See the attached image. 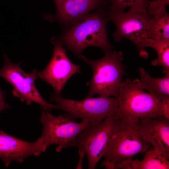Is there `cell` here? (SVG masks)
<instances>
[{
    "instance_id": "obj_1",
    "label": "cell",
    "mask_w": 169,
    "mask_h": 169,
    "mask_svg": "<svg viewBox=\"0 0 169 169\" xmlns=\"http://www.w3.org/2000/svg\"><path fill=\"white\" fill-rule=\"evenodd\" d=\"M106 11L101 8L91 12L55 37L67 49L81 59L83 51L90 46L101 49L104 53L112 50L106 31Z\"/></svg>"
},
{
    "instance_id": "obj_2",
    "label": "cell",
    "mask_w": 169,
    "mask_h": 169,
    "mask_svg": "<svg viewBox=\"0 0 169 169\" xmlns=\"http://www.w3.org/2000/svg\"><path fill=\"white\" fill-rule=\"evenodd\" d=\"M136 122L116 117L101 166L114 169L120 163L131 161L136 155L143 154L150 149V145L140 135Z\"/></svg>"
},
{
    "instance_id": "obj_3",
    "label": "cell",
    "mask_w": 169,
    "mask_h": 169,
    "mask_svg": "<svg viewBox=\"0 0 169 169\" xmlns=\"http://www.w3.org/2000/svg\"><path fill=\"white\" fill-rule=\"evenodd\" d=\"M97 60H91L82 55L81 59L92 69L93 75L87 85L89 87L87 97L98 94L100 97H117L122 77L125 74L122 63L123 53L112 50Z\"/></svg>"
},
{
    "instance_id": "obj_4",
    "label": "cell",
    "mask_w": 169,
    "mask_h": 169,
    "mask_svg": "<svg viewBox=\"0 0 169 169\" xmlns=\"http://www.w3.org/2000/svg\"><path fill=\"white\" fill-rule=\"evenodd\" d=\"M117 98L116 117L137 121L145 117L163 115L169 119V105H162L139 87L135 79L122 82Z\"/></svg>"
},
{
    "instance_id": "obj_5",
    "label": "cell",
    "mask_w": 169,
    "mask_h": 169,
    "mask_svg": "<svg viewBox=\"0 0 169 169\" xmlns=\"http://www.w3.org/2000/svg\"><path fill=\"white\" fill-rule=\"evenodd\" d=\"M50 101L55 102L57 109L65 111L69 119L74 121L80 119L93 125L101 122L108 117L116 115L118 106V99L114 97H87L82 100L77 101L52 94Z\"/></svg>"
},
{
    "instance_id": "obj_6",
    "label": "cell",
    "mask_w": 169,
    "mask_h": 169,
    "mask_svg": "<svg viewBox=\"0 0 169 169\" xmlns=\"http://www.w3.org/2000/svg\"><path fill=\"white\" fill-rule=\"evenodd\" d=\"M3 66L0 69V77H2L13 86L12 93L27 105L34 102L39 104L42 109L50 112L57 109L56 105L46 101L41 96L35 84L38 78V71L34 69L27 73L20 67V63L12 62L5 53Z\"/></svg>"
},
{
    "instance_id": "obj_7",
    "label": "cell",
    "mask_w": 169,
    "mask_h": 169,
    "mask_svg": "<svg viewBox=\"0 0 169 169\" xmlns=\"http://www.w3.org/2000/svg\"><path fill=\"white\" fill-rule=\"evenodd\" d=\"M108 21L113 22L116 30L113 33L115 41L120 42L123 38L132 41L139 51L141 55L146 57L145 49L148 38L147 25L151 16L148 12L146 13H131L123 10L106 11Z\"/></svg>"
},
{
    "instance_id": "obj_8",
    "label": "cell",
    "mask_w": 169,
    "mask_h": 169,
    "mask_svg": "<svg viewBox=\"0 0 169 169\" xmlns=\"http://www.w3.org/2000/svg\"><path fill=\"white\" fill-rule=\"evenodd\" d=\"M40 119L43 126L41 137L46 148L56 145H57L56 151L59 152L68 148L69 143L89 125V123L83 121L75 122L69 119L65 114L55 116L43 109Z\"/></svg>"
},
{
    "instance_id": "obj_9",
    "label": "cell",
    "mask_w": 169,
    "mask_h": 169,
    "mask_svg": "<svg viewBox=\"0 0 169 169\" xmlns=\"http://www.w3.org/2000/svg\"><path fill=\"white\" fill-rule=\"evenodd\" d=\"M116 115L108 117L95 125L89 124L68 148L81 149L88 160V169H94L104 153L111 136Z\"/></svg>"
},
{
    "instance_id": "obj_10",
    "label": "cell",
    "mask_w": 169,
    "mask_h": 169,
    "mask_svg": "<svg viewBox=\"0 0 169 169\" xmlns=\"http://www.w3.org/2000/svg\"><path fill=\"white\" fill-rule=\"evenodd\" d=\"M50 41L54 46L53 56L46 67L41 71H38V76L51 85L54 95L61 96L69 79L74 74L80 73V66L70 61L66 54L67 49L55 37Z\"/></svg>"
},
{
    "instance_id": "obj_11",
    "label": "cell",
    "mask_w": 169,
    "mask_h": 169,
    "mask_svg": "<svg viewBox=\"0 0 169 169\" xmlns=\"http://www.w3.org/2000/svg\"><path fill=\"white\" fill-rule=\"evenodd\" d=\"M56 12L54 14H47L44 18L59 24L64 29L83 18L95 10L104 8L107 0H53Z\"/></svg>"
},
{
    "instance_id": "obj_12",
    "label": "cell",
    "mask_w": 169,
    "mask_h": 169,
    "mask_svg": "<svg viewBox=\"0 0 169 169\" xmlns=\"http://www.w3.org/2000/svg\"><path fill=\"white\" fill-rule=\"evenodd\" d=\"M41 137L35 142H27L0 130V158L6 167L13 161L22 163L31 156H38L47 150Z\"/></svg>"
},
{
    "instance_id": "obj_13",
    "label": "cell",
    "mask_w": 169,
    "mask_h": 169,
    "mask_svg": "<svg viewBox=\"0 0 169 169\" xmlns=\"http://www.w3.org/2000/svg\"><path fill=\"white\" fill-rule=\"evenodd\" d=\"M142 139L169 159V119L163 115L143 118L136 122Z\"/></svg>"
},
{
    "instance_id": "obj_14",
    "label": "cell",
    "mask_w": 169,
    "mask_h": 169,
    "mask_svg": "<svg viewBox=\"0 0 169 169\" xmlns=\"http://www.w3.org/2000/svg\"><path fill=\"white\" fill-rule=\"evenodd\" d=\"M140 79H135L138 86L145 89L159 103L169 105V73L164 77L156 78L151 76L142 68H138Z\"/></svg>"
},
{
    "instance_id": "obj_15",
    "label": "cell",
    "mask_w": 169,
    "mask_h": 169,
    "mask_svg": "<svg viewBox=\"0 0 169 169\" xmlns=\"http://www.w3.org/2000/svg\"><path fill=\"white\" fill-rule=\"evenodd\" d=\"M148 38L154 39H169V14L166 7L154 13L147 25Z\"/></svg>"
},
{
    "instance_id": "obj_16",
    "label": "cell",
    "mask_w": 169,
    "mask_h": 169,
    "mask_svg": "<svg viewBox=\"0 0 169 169\" xmlns=\"http://www.w3.org/2000/svg\"><path fill=\"white\" fill-rule=\"evenodd\" d=\"M143 158L139 160H132L130 169H168L169 159L157 150L149 149L145 153Z\"/></svg>"
},
{
    "instance_id": "obj_17",
    "label": "cell",
    "mask_w": 169,
    "mask_h": 169,
    "mask_svg": "<svg viewBox=\"0 0 169 169\" xmlns=\"http://www.w3.org/2000/svg\"><path fill=\"white\" fill-rule=\"evenodd\" d=\"M146 47L153 48L157 53V58L151 62L154 66L162 68L164 74L169 73V39L154 40L148 38Z\"/></svg>"
},
{
    "instance_id": "obj_18",
    "label": "cell",
    "mask_w": 169,
    "mask_h": 169,
    "mask_svg": "<svg viewBox=\"0 0 169 169\" xmlns=\"http://www.w3.org/2000/svg\"><path fill=\"white\" fill-rule=\"evenodd\" d=\"M149 0H110L109 10H123L127 8L131 13H146L147 11Z\"/></svg>"
},
{
    "instance_id": "obj_19",
    "label": "cell",
    "mask_w": 169,
    "mask_h": 169,
    "mask_svg": "<svg viewBox=\"0 0 169 169\" xmlns=\"http://www.w3.org/2000/svg\"><path fill=\"white\" fill-rule=\"evenodd\" d=\"M169 5V0L150 1L147 11L151 16L155 12L161 10L166 5Z\"/></svg>"
},
{
    "instance_id": "obj_20",
    "label": "cell",
    "mask_w": 169,
    "mask_h": 169,
    "mask_svg": "<svg viewBox=\"0 0 169 169\" xmlns=\"http://www.w3.org/2000/svg\"><path fill=\"white\" fill-rule=\"evenodd\" d=\"M6 94L0 88V113L3 110L10 108L9 105L5 101Z\"/></svg>"
},
{
    "instance_id": "obj_21",
    "label": "cell",
    "mask_w": 169,
    "mask_h": 169,
    "mask_svg": "<svg viewBox=\"0 0 169 169\" xmlns=\"http://www.w3.org/2000/svg\"><path fill=\"white\" fill-rule=\"evenodd\" d=\"M79 159L76 169H82V163L84 156L85 154L84 151L81 149H79Z\"/></svg>"
}]
</instances>
